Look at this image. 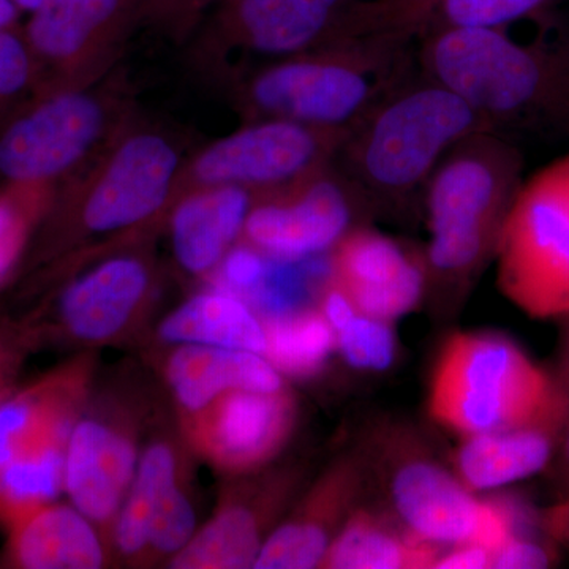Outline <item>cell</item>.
Masks as SVG:
<instances>
[{"label": "cell", "mask_w": 569, "mask_h": 569, "mask_svg": "<svg viewBox=\"0 0 569 569\" xmlns=\"http://www.w3.org/2000/svg\"><path fill=\"white\" fill-rule=\"evenodd\" d=\"M358 2H369V0H358Z\"/></svg>", "instance_id": "ee69618b"}, {"label": "cell", "mask_w": 569, "mask_h": 569, "mask_svg": "<svg viewBox=\"0 0 569 569\" xmlns=\"http://www.w3.org/2000/svg\"><path fill=\"white\" fill-rule=\"evenodd\" d=\"M557 452H560L561 473H563L565 481H567V485L569 486V417L567 419V425H565L563 433H561Z\"/></svg>", "instance_id": "b9f144b4"}, {"label": "cell", "mask_w": 569, "mask_h": 569, "mask_svg": "<svg viewBox=\"0 0 569 569\" xmlns=\"http://www.w3.org/2000/svg\"><path fill=\"white\" fill-rule=\"evenodd\" d=\"M567 413L537 425L466 437L456 455L459 481L468 490H492L541 473L556 459Z\"/></svg>", "instance_id": "d4e9b609"}, {"label": "cell", "mask_w": 569, "mask_h": 569, "mask_svg": "<svg viewBox=\"0 0 569 569\" xmlns=\"http://www.w3.org/2000/svg\"><path fill=\"white\" fill-rule=\"evenodd\" d=\"M151 239L118 247L77 268L58 302L63 337L96 350L137 331L160 288Z\"/></svg>", "instance_id": "2e32d148"}, {"label": "cell", "mask_w": 569, "mask_h": 569, "mask_svg": "<svg viewBox=\"0 0 569 569\" xmlns=\"http://www.w3.org/2000/svg\"><path fill=\"white\" fill-rule=\"evenodd\" d=\"M370 211L365 194L335 162L301 181L258 194L241 242L272 260H316L331 252L358 227V217Z\"/></svg>", "instance_id": "9a60e30c"}, {"label": "cell", "mask_w": 569, "mask_h": 569, "mask_svg": "<svg viewBox=\"0 0 569 569\" xmlns=\"http://www.w3.org/2000/svg\"><path fill=\"white\" fill-rule=\"evenodd\" d=\"M24 40L37 92L78 88L118 69L127 43L142 24L141 0H41Z\"/></svg>", "instance_id": "4fadbf2b"}, {"label": "cell", "mask_w": 569, "mask_h": 569, "mask_svg": "<svg viewBox=\"0 0 569 569\" xmlns=\"http://www.w3.org/2000/svg\"><path fill=\"white\" fill-rule=\"evenodd\" d=\"M417 63L497 132H569V43H522L507 28L443 29L417 41Z\"/></svg>", "instance_id": "3957f363"}, {"label": "cell", "mask_w": 569, "mask_h": 569, "mask_svg": "<svg viewBox=\"0 0 569 569\" xmlns=\"http://www.w3.org/2000/svg\"><path fill=\"white\" fill-rule=\"evenodd\" d=\"M96 350H84L0 402V520L6 526L63 492L67 448L96 389Z\"/></svg>", "instance_id": "52a82bcc"}, {"label": "cell", "mask_w": 569, "mask_h": 569, "mask_svg": "<svg viewBox=\"0 0 569 569\" xmlns=\"http://www.w3.org/2000/svg\"><path fill=\"white\" fill-rule=\"evenodd\" d=\"M429 411L463 438L537 425L569 411V385L537 365L511 339L456 335L430 378Z\"/></svg>", "instance_id": "8992f818"}, {"label": "cell", "mask_w": 569, "mask_h": 569, "mask_svg": "<svg viewBox=\"0 0 569 569\" xmlns=\"http://www.w3.org/2000/svg\"><path fill=\"white\" fill-rule=\"evenodd\" d=\"M268 263L269 258L266 254L244 242H239L223 258L209 280H212V287L223 288L247 301L263 282Z\"/></svg>", "instance_id": "836d02e7"}, {"label": "cell", "mask_w": 569, "mask_h": 569, "mask_svg": "<svg viewBox=\"0 0 569 569\" xmlns=\"http://www.w3.org/2000/svg\"><path fill=\"white\" fill-rule=\"evenodd\" d=\"M557 545L546 531L512 537L492 553L490 568L496 569H542L557 563Z\"/></svg>", "instance_id": "d590c367"}, {"label": "cell", "mask_w": 569, "mask_h": 569, "mask_svg": "<svg viewBox=\"0 0 569 569\" xmlns=\"http://www.w3.org/2000/svg\"><path fill=\"white\" fill-rule=\"evenodd\" d=\"M190 456L179 429L156 430L144 441L137 473L112 526V565L141 568L153 511L167 489L189 470Z\"/></svg>", "instance_id": "484cf974"}, {"label": "cell", "mask_w": 569, "mask_h": 569, "mask_svg": "<svg viewBox=\"0 0 569 569\" xmlns=\"http://www.w3.org/2000/svg\"><path fill=\"white\" fill-rule=\"evenodd\" d=\"M441 548L399 531L373 512L351 511L332 539L321 568L418 569L432 568Z\"/></svg>", "instance_id": "83f0119b"}, {"label": "cell", "mask_w": 569, "mask_h": 569, "mask_svg": "<svg viewBox=\"0 0 569 569\" xmlns=\"http://www.w3.org/2000/svg\"><path fill=\"white\" fill-rule=\"evenodd\" d=\"M492 563V553L482 546L468 545L452 546V550L440 553L432 568L438 569H486Z\"/></svg>", "instance_id": "f35d334b"}, {"label": "cell", "mask_w": 569, "mask_h": 569, "mask_svg": "<svg viewBox=\"0 0 569 569\" xmlns=\"http://www.w3.org/2000/svg\"><path fill=\"white\" fill-rule=\"evenodd\" d=\"M220 0H141L142 24L151 26L176 44L192 40Z\"/></svg>", "instance_id": "d6a6232c"}, {"label": "cell", "mask_w": 569, "mask_h": 569, "mask_svg": "<svg viewBox=\"0 0 569 569\" xmlns=\"http://www.w3.org/2000/svg\"><path fill=\"white\" fill-rule=\"evenodd\" d=\"M337 348L355 369L381 372L391 367L396 356V337L389 321L358 313L336 335Z\"/></svg>", "instance_id": "1f68e13d"}, {"label": "cell", "mask_w": 569, "mask_h": 569, "mask_svg": "<svg viewBox=\"0 0 569 569\" xmlns=\"http://www.w3.org/2000/svg\"><path fill=\"white\" fill-rule=\"evenodd\" d=\"M261 320L266 335L264 358L282 376H317L337 348L335 331L320 310L301 309Z\"/></svg>", "instance_id": "f1b7e54d"}, {"label": "cell", "mask_w": 569, "mask_h": 569, "mask_svg": "<svg viewBox=\"0 0 569 569\" xmlns=\"http://www.w3.org/2000/svg\"><path fill=\"white\" fill-rule=\"evenodd\" d=\"M56 187L37 183H10L0 194V282L21 260L33 228L47 219Z\"/></svg>", "instance_id": "4dcf8cb0"}, {"label": "cell", "mask_w": 569, "mask_h": 569, "mask_svg": "<svg viewBox=\"0 0 569 569\" xmlns=\"http://www.w3.org/2000/svg\"><path fill=\"white\" fill-rule=\"evenodd\" d=\"M320 312L323 313L335 335L342 331L359 313L350 298L328 279H326L323 291H321Z\"/></svg>", "instance_id": "74e56055"}, {"label": "cell", "mask_w": 569, "mask_h": 569, "mask_svg": "<svg viewBox=\"0 0 569 569\" xmlns=\"http://www.w3.org/2000/svg\"><path fill=\"white\" fill-rule=\"evenodd\" d=\"M149 408L126 389H93L67 448L63 492L110 546L112 526L132 485ZM111 550V546H110Z\"/></svg>", "instance_id": "7c38bea8"}, {"label": "cell", "mask_w": 569, "mask_h": 569, "mask_svg": "<svg viewBox=\"0 0 569 569\" xmlns=\"http://www.w3.org/2000/svg\"><path fill=\"white\" fill-rule=\"evenodd\" d=\"M7 529V560L11 567L99 569L112 565L102 531L73 505H40L11 520Z\"/></svg>", "instance_id": "603a6c76"}, {"label": "cell", "mask_w": 569, "mask_h": 569, "mask_svg": "<svg viewBox=\"0 0 569 569\" xmlns=\"http://www.w3.org/2000/svg\"><path fill=\"white\" fill-rule=\"evenodd\" d=\"M417 69V43L367 36L254 63L228 82L246 122L282 119L350 130Z\"/></svg>", "instance_id": "7a4b0ae2"}, {"label": "cell", "mask_w": 569, "mask_h": 569, "mask_svg": "<svg viewBox=\"0 0 569 569\" xmlns=\"http://www.w3.org/2000/svg\"><path fill=\"white\" fill-rule=\"evenodd\" d=\"M481 132L497 130L418 67L351 127L336 163L373 211L399 209L425 192L458 142Z\"/></svg>", "instance_id": "277c9868"}, {"label": "cell", "mask_w": 569, "mask_h": 569, "mask_svg": "<svg viewBox=\"0 0 569 569\" xmlns=\"http://www.w3.org/2000/svg\"><path fill=\"white\" fill-rule=\"evenodd\" d=\"M174 130L133 112L84 167L59 186L47 217L52 247L80 268L164 227L174 179L186 160Z\"/></svg>", "instance_id": "6da1fadb"}, {"label": "cell", "mask_w": 569, "mask_h": 569, "mask_svg": "<svg viewBox=\"0 0 569 569\" xmlns=\"http://www.w3.org/2000/svg\"><path fill=\"white\" fill-rule=\"evenodd\" d=\"M358 0H220L201 22L194 67L230 81L254 63L274 61L340 39Z\"/></svg>", "instance_id": "30bf717a"}, {"label": "cell", "mask_w": 569, "mask_h": 569, "mask_svg": "<svg viewBox=\"0 0 569 569\" xmlns=\"http://www.w3.org/2000/svg\"><path fill=\"white\" fill-rule=\"evenodd\" d=\"M137 112L126 70L78 88L37 93L0 132V178L61 186Z\"/></svg>", "instance_id": "ba28073f"}, {"label": "cell", "mask_w": 569, "mask_h": 569, "mask_svg": "<svg viewBox=\"0 0 569 569\" xmlns=\"http://www.w3.org/2000/svg\"><path fill=\"white\" fill-rule=\"evenodd\" d=\"M33 337L36 335L24 326L0 323V402L13 392Z\"/></svg>", "instance_id": "8d00e7d4"}, {"label": "cell", "mask_w": 569, "mask_h": 569, "mask_svg": "<svg viewBox=\"0 0 569 569\" xmlns=\"http://www.w3.org/2000/svg\"><path fill=\"white\" fill-rule=\"evenodd\" d=\"M389 493L403 529L438 548L473 542L493 553L541 526L518 500L479 501L459 478L425 458L402 460L389 479Z\"/></svg>", "instance_id": "5bb4252c"}, {"label": "cell", "mask_w": 569, "mask_h": 569, "mask_svg": "<svg viewBox=\"0 0 569 569\" xmlns=\"http://www.w3.org/2000/svg\"><path fill=\"white\" fill-rule=\"evenodd\" d=\"M298 468H263L228 478L211 518L168 561L176 569L253 568L266 539L298 492Z\"/></svg>", "instance_id": "ac0fdd59"}, {"label": "cell", "mask_w": 569, "mask_h": 569, "mask_svg": "<svg viewBox=\"0 0 569 569\" xmlns=\"http://www.w3.org/2000/svg\"><path fill=\"white\" fill-rule=\"evenodd\" d=\"M22 11L18 9L13 0H0V32L13 31Z\"/></svg>", "instance_id": "60d3db41"}, {"label": "cell", "mask_w": 569, "mask_h": 569, "mask_svg": "<svg viewBox=\"0 0 569 569\" xmlns=\"http://www.w3.org/2000/svg\"><path fill=\"white\" fill-rule=\"evenodd\" d=\"M348 132L282 119L246 122L186 157L167 216L179 198L204 187H241L263 194L301 181L336 162Z\"/></svg>", "instance_id": "8fae6325"}, {"label": "cell", "mask_w": 569, "mask_h": 569, "mask_svg": "<svg viewBox=\"0 0 569 569\" xmlns=\"http://www.w3.org/2000/svg\"><path fill=\"white\" fill-rule=\"evenodd\" d=\"M361 485V468L355 460H340L329 467L288 518L277 523L253 568H321L332 539L353 511Z\"/></svg>", "instance_id": "ffe728a7"}, {"label": "cell", "mask_w": 569, "mask_h": 569, "mask_svg": "<svg viewBox=\"0 0 569 569\" xmlns=\"http://www.w3.org/2000/svg\"><path fill=\"white\" fill-rule=\"evenodd\" d=\"M163 362V378L178 415L193 413L234 389L277 392L282 373L263 355L233 348L182 343Z\"/></svg>", "instance_id": "cb8c5ba5"}, {"label": "cell", "mask_w": 569, "mask_h": 569, "mask_svg": "<svg viewBox=\"0 0 569 569\" xmlns=\"http://www.w3.org/2000/svg\"><path fill=\"white\" fill-rule=\"evenodd\" d=\"M157 337L168 346L193 343L260 355L266 348L263 320L253 307L241 296L217 287L193 295L171 310L157 328Z\"/></svg>", "instance_id": "4316f807"}, {"label": "cell", "mask_w": 569, "mask_h": 569, "mask_svg": "<svg viewBox=\"0 0 569 569\" xmlns=\"http://www.w3.org/2000/svg\"><path fill=\"white\" fill-rule=\"evenodd\" d=\"M258 194L241 187H204L183 194L168 212L164 227L179 269L209 279L241 242L247 216Z\"/></svg>", "instance_id": "7402d4cb"}, {"label": "cell", "mask_w": 569, "mask_h": 569, "mask_svg": "<svg viewBox=\"0 0 569 569\" xmlns=\"http://www.w3.org/2000/svg\"><path fill=\"white\" fill-rule=\"evenodd\" d=\"M553 0H369L356 2L340 40L383 36L417 43L443 29L507 28Z\"/></svg>", "instance_id": "44dd1931"}, {"label": "cell", "mask_w": 569, "mask_h": 569, "mask_svg": "<svg viewBox=\"0 0 569 569\" xmlns=\"http://www.w3.org/2000/svg\"><path fill=\"white\" fill-rule=\"evenodd\" d=\"M328 280L359 313L391 323L421 301L427 269L425 257H415L396 239L356 227L329 252Z\"/></svg>", "instance_id": "d6986e66"}, {"label": "cell", "mask_w": 569, "mask_h": 569, "mask_svg": "<svg viewBox=\"0 0 569 569\" xmlns=\"http://www.w3.org/2000/svg\"><path fill=\"white\" fill-rule=\"evenodd\" d=\"M198 530L197 508L192 492V473L183 471L167 489L153 511L148 548L141 568L168 563L181 552Z\"/></svg>", "instance_id": "f546056e"}, {"label": "cell", "mask_w": 569, "mask_h": 569, "mask_svg": "<svg viewBox=\"0 0 569 569\" xmlns=\"http://www.w3.org/2000/svg\"><path fill=\"white\" fill-rule=\"evenodd\" d=\"M179 432L193 458L224 478L271 466L298 422V403L287 388L277 392L234 389L193 411L178 415Z\"/></svg>", "instance_id": "e0dca14e"}, {"label": "cell", "mask_w": 569, "mask_h": 569, "mask_svg": "<svg viewBox=\"0 0 569 569\" xmlns=\"http://www.w3.org/2000/svg\"><path fill=\"white\" fill-rule=\"evenodd\" d=\"M493 260L501 295L520 312L569 317V153L520 183Z\"/></svg>", "instance_id": "9c48e42d"}, {"label": "cell", "mask_w": 569, "mask_h": 569, "mask_svg": "<svg viewBox=\"0 0 569 569\" xmlns=\"http://www.w3.org/2000/svg\"><path fill=\"white\" fill-rule=\"evenodd\" d=\"M542 527L557 546L569 550V496L541 512Z\"/></svg>", "instance_id": "ab89813d"}, {"label": "cell", "mask_w": 569, "mask_h": 569, "mask_svg": "<svg viewBox=\"0 0 569 569\" xmlns=\"http://www.w3.org/2000/svg\"><path fill=\"white\" fill-rule=\"evenodd\" d=\"M522 174V152L500 132L471 134L441 159L422 192L427 284L460 287L496 258Z\"/></svg>", "instance_id": "5b68a950"}, {"label": "cell", "mask_w": 569, "mask_h": 569, "mask_svg": "<svg viewBox=\"0 0 569 569\" xmlns=\"http://www.w3.org/2000/svg\"><path fill=\"white\" fill-rule=\"evenodd\" d=\"M36 88V69L24 37L0 32V110Z\"/></svg>", "instance_id": "e575fe53"}, {"label": "cell", "mask_w": 569, "mask_h": 569, "mask_svg": "<svg viewBox=\"0 0 569 569\" xmlns=\"http://www.w3.org/2000/svg\"><path fill=\"white\" fill-rule=\"evenodd\" d=\"M17 3L18 9L24 11V13H31L40 6L41 0H13Z\"/></svg>", "instance_id": "7bdbcfd3"}]
</instances>
